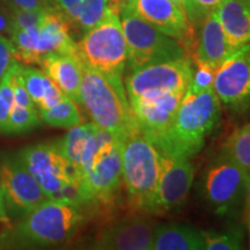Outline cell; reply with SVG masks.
<instances>
[{"label": "cell", "mask_w": 250, "mask_h": 250, "mask_svg": "<svg viewBox=\"0 0 250 250\" xmlns=\"http://www.w3.org/2000/svg\"><path fill=\"white\" fill-rule=\"evenodd\" d=\"M94 208L67 199H46L6 225L0 249H36L65 245L79 232Z\"/></svg>", "instance_id": "6da1fadb"}, {"label": "cell", "mask_w": 250, "mask_h": 250, "mask_svg": "<svg viewBox=\"0 0 250 250\" xmlns=\"http://www.w3.org/2000/svg\"><path fill=\"white\" fill-rule=\"evenodd\" d=\"M220 112V101L213 88L199 93L187 89L173 123L152 143L165 154L192 158L201 152Z\"/></svg>", "instance_id": "7a4b0ae2"}, {"label": "cell", "mask_w": 250, "mask_h": 250, "mask_svg": "<svg viewBox=\"0 0 250 250\" xmlns=\"http://www.w3.org/2000/svg\"><path fill=\"white\" fill-rule=\"evenodd\" d=\"M80 105L96 126L125 142L139 132L123 78L105 76L83 64Z\"/></svg>", "instance_id": "3957f363"}, {"label": "cell", "mask_w": 250, "mask_h": 250, "mask_svg": "<svg viewBox=\"0 0 250 250\" xmlns=\"http://www.w3.org/2000/svg\"><path fill=\"white\" fill-rule=\"evenodd\" d=\"M120 138L98 127L77 166L83 195L93 208L114 204L123 184Z\"/></svg>", "instance_id": "277c9868"}, {"label": "cell", "mask_w": 250, "mask_h": 250, "mask_svg": "<svg viewBox=\"0 0 250 250\" xmlns=\"http://www.w3.org/2000/svg\"><path fill=\"white\" fill-rule=\"evenodd\" d=\"M18 154L46 198L67 199L90 206L83 195L79 170L62 154L57 142L26 146Z\"/></svg>", "instance_id": "5b68a950"}, {"label": "cell", "mask_w": 250, "mask_h": 250, "mask_svg": "<svg viewBox=\"0 0 250 250\" xmlns=\"http://www.w3.org/2000/svg\"><path fill=\"white\" fill-rule=\"evenodd\" d=\"M71 26L58 11L48 6L39 22L29 27H14L9 41L17 61L22 64L39 65L51 54L77 55V42Z\"/></svg>", "instance_id": "8992f818"}, {"label": "cell", "mask_w": 250, "mask_h": 250, "mask_svg": "<svg viewBox=\"0 0 250 250\" xmlns=\"http://www.w3.org/2000/svg\"><path fill=\"white\" fill-rule=\"evenodd\" d=\"M160 167V149L140 131L125 140L122 151V179L134 210L148 214Z\"/></svg>", "instance_id": "52a82bcc"}, {"label": "cell", "mask_w": 250, "mask_h": 250, "mask_svg": "<svg viewBox=\"0 0 250 250\" xmlns=\"http://www.w3.org/2000/svg\"><path fill=\"white\" fill-rule=\"evenodd\" d=\"M118 14L127 45L125 70L129 73L147 65L176 61L188 56L180 42L140 18L123 0L118 6Z\"/></svg>", "instance_id": "ba28073f"}, {"label": "cell", "mask_w": 250, "mask_h": 250, "mask_svg": "<svg viewBox=\"0 0 250 250\" xmlns=\"http://www.w3.org/2000/svg\"><path fill=\"white\" fill-rule=\"evenodd\" d=\"M77 55L83 65L93 70L123 78L127 45L118 9H112L101 22L83 34L77 43Z\"/></svg>", "instance_id": "9c48e42d"}, {"label": "cell", "mask_w": 250, "mask_h": 250, "mask_svg": "<svg viewBox=\"0 0 250 250\" xmlns=\"http://www.w3.org/2000/svg\"><path fill=\"white\" fill-rule=\"evenodd\" d=\"M247 175L248 171L221 151L208 165L201 179L199 190L206 205L218 215L235 212L246 197Z\"/></svg>", "instance_id": "30bf717a"}, {"label": "cell", "mask_w": 250, "mask_h": 250, "mask_svg": "<svg viewBox=\"0 0 250 250\" xmlns=\"http://www.w3.org/2000/svg\"><path fill=\"white\" fill-rule=\"evenodd\" d=\"M193 66L189 57L147 65L130 72L124 87L129 101L168 93H186L192 80Z\"/></svg>", "instance_id": "8fae6325"}, {"label": "cell", "mask_w": 250, "mask_h": 250, "mask_svg": "<svg viewBox=\"0 0 250 250\" xmlns=\"http://www.w3.org/2000/svg\"><path fill=\"white\" fill-rule=\"evenodd\" d=\"M0 188L11 223L48 199L18 152L0 153Z\"/></svg>", "instance_id": "7c38bea8"}, {"label": "cell", "mask_w": 250, "mask_h": 250, "mask_svg": "<svg viewBox=\"0 0 250 250\" xmlns=\"http://www.w3.org/2000/svg\"><path fill=\"white\" fill-rule=\"evenodd\" d=\"M212 88L229 110L242 112L250 107V43L234 50L219 65Z\"/></svg>", "instance_id": "4fadbf2b"}, {"label": "cell", "mask_w": 250, "mask_h": 250, "mask_svg": "<svg viewBox=\"0 0 250 250\" xmlns=\"http://www.w3.org/2000/svg\"><path fill=\"white\" fill-rule=\"evenodd\" d=\"M193 176L195 169L190 159L161 152L160 174L148 214H167L180 210L187 202Z\"/></svg>", "instance_id": "5bb4252c"}, {"label": "cell", "mask_w": 250, "mask_h": 250, "mask_svg": "<svg viewBox=\"0 0 250 250\" xmlns=\"http://www.w3.org/2000/svg\"><path fill=\"white\" fill-rule=\"evenodd\" d=\"M131 8L160 30L180 42L186 51L195 44V33L184 12L171 0H123Z\"/></svg>", "instance_id": "9a60e30c"}, {"label": "cell", "mask_w": 250, "mask_h": 250, "mask_svg": "<svg viewBox=\"0 0 250 250\" xmlns=\"http://www.w3.org/2000/svg\"><path fill=\"white\" fill-rule=\"evenodd\" d=\"M155 223L139 213L122 218L103 227L92 245L94 249L149 250Z\"/></svg>", "instance_id": "2e32d148"}, {"label": "cell", "mask_w": 250, "mask_h": 250, "mask_svg": "<svg viewBox=\"0 0 250 250\" xmlns=\"http://www.w3.org/2000/svg\"><path fill=\"white\" fill-rule=\"evenodd\" d=\"M184 93H168L129 101L139 131L151 142L161 136L173 123Z\"/></svg>", "instance_id": "e0dca14e"}, {"label": "cell", "mask_w": 250, "mask_h": 250, "mask_svg": "<svg viewBox=\"0 0 250 250\" xmlns=\"http://www.w3.org/2000/svg\"><path fill=\"white\" fill-rule=\"evenodd\" d=\"M39 66L65 96L80 104L83 83V62L78 55L51 54L40 62Z\"/></svg>", "instance_id": "ac0fdd59"}, {"label": "cell", "mask_w": 250, "mask_h": 250, "mask_svg": "<svg viewBox=\"0 0 250 250\" xmlns=\"http://www.w3.org/2000/svg\"><path fill=\"white\" fill-rule=\"evenodd\" d=\"M198 28L195 61L205 62L217 70L234 50L228 42L215 9L206 15Z\"/></svg>", "instance_id": "d6986e66"}, {"label": "cell", "mask_w": 250, "mask_h": 250, "mask_svg": "<svg viewBox=\"0 0 250 250\" xmlns=\"http://www.w3.org/2000/svg\"><path fill=\"white\" fill-rule=\"evenodd\" d=\"M58 11L72 29L85 34L107 17L112 9H118L110 0H48Z\"/></svg>", "instance_id": "ffe728a7"}, {"label": "cell", "mask_w": 250, "mask_h": 250, "mask_svg": "<svg viewBox=\"0 0 250 250\" xmlns=\"http://www.w3.org/2000/svg\"><path fill=\"white\" fill-rule=\"evenodd\" d=\"M215 12L233 50L250 43V0H223Z\"/></svg>", "instance_id": "44dd1931"}, {"label": "cell", "mask_w": 250, "mask_h": 250, "mask_svg": "<svg viewBox=\"0 0 250 250\" xmlns=\"http://www.w3.org/2000/svg\"><path fill=\"white\" fill-rule=\"evenodd\" d=\"M42 124L39 110L31 101L29 94L24 87L21 62L14 78L13 105L9 116L8 129L6 136H21L31 132Z\"/></svg>", "instance_id": "7402d4cb"}, {"label": "cell", "mask_w": 250, "mask_h": 250, "mask_svg": "<svg viewBox=\"0 0 250 250\" xmlns=\"http://www.w3.org/2000/svg\"><path fill=\"white\" fill-rule=\"evenodd\" d=\"M206 249L202 230L186 224L155 225L149 250Z\"/></svg>", "instance_id": "603a6c76"}, {"label": "cell", "mask_w": 250, "mask_h": 250, "mask_svg": "<svg viewBox=\"0 0 250 250\" xmlns=\"http://www.w3.org/2000/svg\"><path fill=\"white\" fill-rule=\"evenodd\" d=\"M21 74L24 87L39 111L54 107L65 96L42 70L21 62Z\"/></svg>", "instance_id": "cb8c5ba5"}, {"label": "cell", "mask_w": 250, "mask_h": 250, "mask_svg": "<svg viewBox=\"0 0 250 250\" xmlns=\"http://www.w3.org/2000/svg\"><path fill=\"white\" fill-rule=\"evenodd\" d=\"M42 123L59 129H72L83 123V115L78 104L64 96L54 107L39 111Z\"/></svg>", "instance_id": "d4e9b609"}, {"label": "cell", "mask_w": 250, "mask_h": 250, "mask_svg": "<svg viewBox=\"0 0 250 250\" xmlns=\"http://www.w3.org/2000/svg\"><path fill=\"white\" fill-rule=\"evenodd\" d=\"M223 151L250 173V124L234 131L225 143Z\"/></svg>", "instance_id": "484cf974"}, {"label": "cell", "mask_w": 250, "mask_h": 250, "mask_svg": "<svg viewBox=\"0 0 250 250\" xmlns=\"http://www.w3.org/2000/svg\"><path fill=\"white\" fill-rule=\"evenodd\" d=\"M208 250H237L243 247V232L237 227L224 230H202Z\"/></svg>", "instance_id": "4316f807"}, {"label": "cell", "mask_w": 250, "mask_h": 250, "mask_svg": "<svg viewBox=\"0 0 250 250\" xmlns=\"http://www.w3.org/2000/svg\"><path fill=\"white\" fill-rule=\"evenodd\" d=\"M20 62L14 61L4 79L0 83V134L6 136L8 129L9 116H11L12 105H13L14 94V78Z\"/></svg>", "instance_id": "83f0119b"}, {"label": "cell", "mask_w": 250, "mask_h": 250, "mask_svg": "<svg viewBox=\"0 0 250 250\" xmlns=\"http://www.w3.org/2000/svg\"><path fill=\"white\" fill-rule=\"evenodd\" d=\"M221 1L223 0H186L184 14L193 30L202 23L206 15L220 5Z\"/></svg>", "instance_id": "f1b7e54d"}, {"label": "cell", "mask_w": 250, "mask_h": 250, "mask_svg": "<svg viewBox=\"0 0 250 250\" xmlns=\"http://www.w3.org/2000/svg\"><path fill=\"white\" fill-rule=\"evenodd\" d=\"M195 62L196 70H193L192 80L190 83V86L188 87V90L192 93H199L203 92V90L212 88L215 68L203 62L195 61Z\"/></svg>", "instance_id": "f546056e"}, {"label": "cell", "mask_w": 250, "mask_h": 250, "mask_svg": "<svg viewBox=\"0 0 250 250\" xmlns=\"http://www.w3.org/2000/svg\"><path fill=\"white\" fill-rule=\"evenodd\" d=\"M14 61H17V58L14 55L13 44L7 36L0 35V83Z\"/></svg>", "instance_id": "4dcf8cb0"}, {"label": "cell", "mask_w": 250, "mask_h": 250, "mask_svg": "<svg viewBox=\"0 0 250 250\" xmlns=\"http://www.w3.org/2000/svg\"><path fill=\"white\" fill-rule=\"evenodd\" d=\"M14 29V15L12 9L0 1V35L9 37Z\"/></svg>", "instance_id": "1f68e13d"}, {"label": "cell", "mask_w": 250, "mask_h": 250, "mask_svg": "<svg viewBox=\"0 0 250 250\" xmlns=\"http://www.w3.org/2000/svg\"><path fill=\"white\" fill-rule=\"evenodd\" d=\"M7 2L12 11H40L50 6L48 0H7Z\"/></svg>", "instance_id": "d6a6232c"}, {"label": "cell", "mask_w": 250, "mask_h": 250, "mask_svg": "<svg viewBox=\"0 0 250 250\" xmlns=\"http://www.w3.org/2000/svg\"><path fill=\"white\" fill-rule=\"evenodd\" d=\"M0 224L1 225H9L11 220H9L7 213H6L5 205H4V199H2V193H1V188H0Z\"/></svg>", "instance_id": "836d02e7"}, {"label": "cell", "mask_w": 250, "mask_h": 250, "mask_svg": "<svg viewBox=\"0 0 250 250\" xmlns=\"http://www.w3.org/2000/svg\"><path fill=\"white\" fill-rule=\"evenodd\" d=\"M246 208H250V173L247 175V183H246Z\"/></svg>", "instance_id": "e575fe53"}, {"label": "cell", "mask_w": 250, "mask_h": 250, "mask_svg": "<svg viewBox=\"0 0 250 250\" xmlns=\"http://www.w3.org/2000/svg\"><path fill=\"white\" fill-rule=\"evenodd\" d=\"M245 215H246V224H247V227H248V232H249V239H250V208H246Z\"/></svg>", "instance_id": "d590c367"}, {"label": "cell", "mask_w": 250, "mask_h": 250, "mask_svg": "<svg viewBox=\"0 0 250 250\" xmlns=\"http://www.w3.org/2000/svg\"><path fill=\"white\" fill-rule=\"evenodd\" d=\"M175 5H177L184 12V4H186V0H171Z\"/></svg>", "instance_id": "8d00e7d4"}, {"label": "cell", "mask_w": 250, "mask_h": 250, "mask_svg": "<svg viewBox=\"0 0 250 250\" xmlns=\"http://www.w3.org/2000/svg\"><path fill=\"white\" fill-rule=\"evenodd\" d=\"M121 1L122 0H110V2L114 6H116V7L118 8V6H120V4H121Z\"/></svg>", "instance_id": "74e56055"}, {"label": "cell", "mask_w": 250, "mask_h": 250, "mask_svg": "<svg viewBox=\"0 0 250 250\" xmlns=\"http://www.w3.org/2000/svg\"><path fill=\"white\" fill-rule=\"evenodd\" d=\"M0 1H1V2H4L5 5H7V6H8V2H7V0H0ZM8 7H9V6H8Z\"/></svg>", "instance_id": "f35d334b"}]
</instances>
